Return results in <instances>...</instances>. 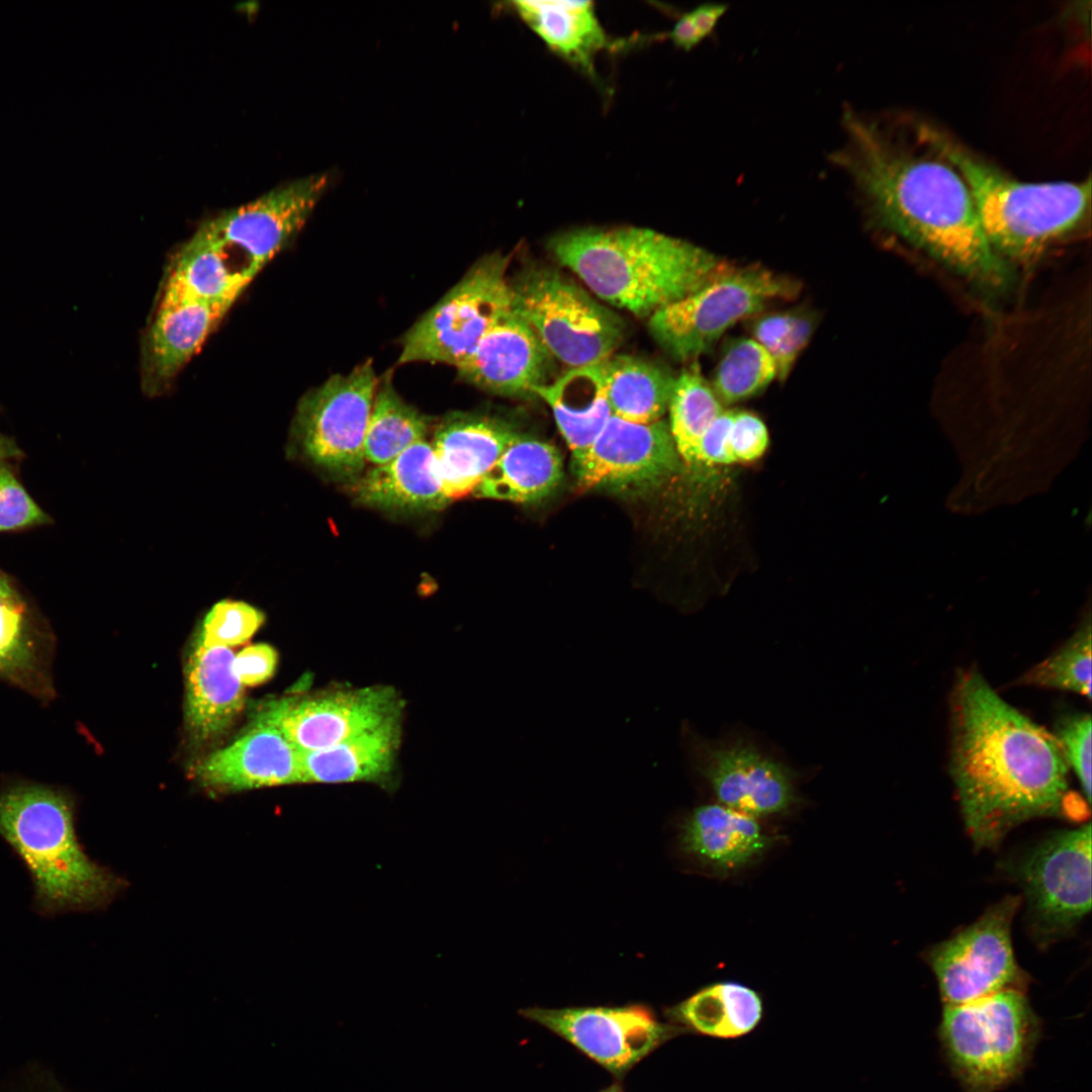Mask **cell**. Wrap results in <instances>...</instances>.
Listing matches in <instances>:
<instances>
[{
  "label": "cell",
  "instance_id": "1",
  "mask_svg": "<svg viewBox=\"0 0 1092 1092\" xmlns=\"http://www.w3.org/2000/svg\"><path fill=\"white\" fill-rule=\"evenodd\" d=\"M845 143L831 161L851 178L888 230L978 287L1001 291L1010 270L990 246L969 186L943 134L919 124L915 139L847 110Z\"/></svg>",
  "mask_w": 1092,
  "mask_h": 1092
},
{
  "label": "cell",
  "instance_id": "2",
  "mask_svg": "<svg viewBox=\"0 0 1092 1092\" xmlns=\"http://www.w3.org/2000/svg\"><path fill=\"white\" fill-rule=\"evenodd\" d=\"M949 731L948 770L977 848H995L1030 819L1088 816L1053 733L1004 701L976 667L957 673Z\"/></svg>",
  "mask_w": 1092,
  "mask_h": 1092
},
{
  "label": "cell",
  "instance_id": "3",
  "mask_svg": "<svg viewBox=\"0 0 1092 1092\" xmlns=\"http://www.w3.org/2000/svg\"><path fill=\"white\" fill-rule=\"evenodd\" d=\"M549 246L598 297L637 316L649 317L726 268L713 253L645 228L577 229Z\"/></svg>",
  "mask_w": 1092,
  "mask_h": 1092
},
{
  "label": "cell",
  "instance_id": "4",
  "mask_svg": "<svg viewBox=\"0 0 1092 1092\" xmlns=\"http://www.w3.org/2000/svg\"><path fill=\"white\" fill-rule=\"evenodd\" d=\"M0 836L29 872L42 914L98 909L122 888L117 876L86 854L72 802L55 789L19 785L2 792Z\"/></svg>",
  "mask_w": 1092,
  "mask_h": 1092
},
{
  "label": "cell",
  "instance_id": "5",
  "mask_svg": "<svg viewBox=\"0 0 1092 1092\" xmlns=\"http://www.w3.org/2000/svg\"><path fill=\"white\" fill-rule=\"evenodd\" d=\"M943 146L969 186L990 246L1003 260L1033 261L1087 218L1090 178L1079 182H1021L971 155L944 134Z\"/></svg>",
  "mask_w": 1092,
  "mask_h": 1092
},
{
  "label": "cell",
  "instance_id": "6",
  "mask_svg": "<svg viewBox=\"0 0 1092 1092\" xmlns=\"http://www.w3.org/2000/svg\"><path fill=\"white\" fill-rule=\"evenodd\" d=\"M1039 1020L1022 991L1006 990L944 1007L939 1038L966 1092H995L1017 1078L1039 1037Z\"/></svg>",
  "mask_w": 1092,
  "mask_h": 1092
},
{
  "label": "cell",
  "instance_id": "7",
  "mask_svg": "<svg viewBox=\"0 0 1092 1092\" xmlns=\"http://www.w3.org/2000/svg\"><path fill=\"white\" fill-rule=\"evenodd\" d=\"M329 181L321 173L278 186L204 220L185 244L208 258L243 293L299 233Z\"/></svg>",
  "mask_w": 1092,
  "mask_h": 1092
},
{
  "label": "cell",
  "instance_id": "8",
  "mask_svg": "<svg viewBox=\"0 0 1092 1092\" xmlns=\"http://www.w3.org/2000/svg\"><path fill=\"white\" fill-rule=\"evenodd\" d=\"M799 290L792 278L763 267H726L697 290L652 313L648 329L674 359L693 360L737 322L775 300L793 298Z\"/></svg>",
  "mask_w": 1092,
  "mask_h": 1092
},
{
  "label": "cell",
  "instance_id": "9",
  "mask_svg": "<svg viewBox=\"0 0 1092 1092\" xmlns=\"http://www.w3.org/2000/svg\"><path fill=\"white\" fill-rule=\"evenodd\" d=\"M511 286L513 309L570 368L603 362L623 339V321L554 269H525Z\"/></svg>",
  "mask_w": 1092,
  "mask_h": 1092
},
{
  "label": "cell",
  "instance_id": "10",
  "mask_svg": "<svg viewBox=\"0 0 1092 1092\" xmlns=\"http://www.w3.org/2000/svg\"><path fill=\"white\" fill-rule=\"evenodd\" d=\"M509 259L490 254L466 274L401 339L398 364L429 362L458 367L482 337L513 308Z\"/></svg>",
  "mask_w": 1092,
  "mask_h": 1092
},
{
  "label": "cell",
  "instance_id": "11",
  "mask_svg": "<svg viewBox=\"0 0 1092 1092\" xmlns=\"http://www.w3.org/2000/svg\"><path fill=\"white\" fill-rule=\"evenodd\" d=\"M379 379L369 359L348 373L331 376L301 396L291 436L306 460L340 479L360 477Z\"/></svg>",
  "mask_w": 1092,
  "mask_h": 1092
},
{
  "label": "cell",
  "instance_id": "12",
  "mask_svg": "<svg viewBox=\"0 0 1092 1092\" xmlns=\"http://www.w3.org/2000/svg\"><path fill=\"white\" fill-rule=\"evenodd\" d=\"M1006 868L1025 895L1031 937L1038 946H1049L1090 911V823L1053 833Z\"/></svg>",
  "mask_w": 1092,
  "mask_h": 1092
},
{
  "label": "cell",
  "instance_id": "13",
  "mask_svg": "<svg viewBox=\"0 0 1092 1092\" xmlns=\"http://www.w3.org/2000/svg\"><path fill=\"white\" fill-rule=\"evenodd\" d=\"M1021 898L1008 896L974 923L933 946L927 962L944 1007L963 1005L1006 991L1025 992L1028 976L1012 946V922Z\"/></svg>",
  "mask_w": 1092,
  "mask_h": 1092
},
{
  "label": "cell",
  "instance_id": "14",
  "mask_svg": "<svg viewBox=\"0 0 1092 1092\" xmlns=\"http://www.w3.org/2000/svg\"><path fill=\"white\" fill-rule=\"evenodd\" d=\"M520 1014L563 1038L618 1079L666 1041L687 1033L669 1021H660L642 1004L529 1007Z\"/></svg>",
  "mask_w": 1092,
  "mask_h": 1092
},
{
  "label": "cell",
  "instance_id": "15",
  "mask_svg": "<svg viewBox=\"0 0 1092 1092\" xmlns=\"http://www.w3.org/2000/svg\"><path fill=\"white\" fill-rule=\"evenodd\" d=\"M396 696L387 688L339 690L288 697L262 706L255 722L277 728L299 751L334 746L398 716Z\"/></svg>",
  "mask_w": 1092,
  "mask_h": 1092
},
{
  "label": "cell",
  "instance_id": "16",
  "mask_svg": "<svg viewBox=\"0 0 1092 1092\" xmlns=\"http://www.w3.org/2000/svg\"><path fill=\"white\" fill-rule=\"evenodd\" d=\"M688 736L693 767L720 804L756 818L785 812L798 802L794 769L754 744H716L694 733Z\"/></svg>",
  "mask_w": 1092,
  "mask_h": 1092
},
{
  "label": "cell",
  "instance_id": "17",
  "mask_svg": "<svg viewBox=\"0 0 1092 1092\" xmlns=\"http://www.w3.org/2000/svg\"><path fill=\"white\" fill-rule=\"evenodd\" d=\"M578 483L635 491L654 486L679 465L668 424H637L611 416L589 447L573 459Z\"/></svg>",
  "mask_w": 1092,
  "mask_h": 1092
},
{
  "label": "cell",
  "instance_id": "18",
  "mask_svg": "<svg viewBox=\"0 0 1092 1092\" xmlns=\"http://www.w3.org/2000/svg\"><path fill=\"white\" fill-rule=\"evenodd\" d=\"M456 369L461 380L494 394H535L538 387L550 382L552 355L512 308Z\"/></svg>",
  "mask_w": 1092,
  "mask_h": 1092
},
{
  "label": "cell",
  "instance_id": "19",
  "mask_svg": "<svg viewBox=\"0 0 1092 1092\" xmlns=\"http://www.w3.org/2000/svg\"><path fill=\"white\" fill-rule=\"evenodd\" d=\"M191 770L200 785L220 793L302 784L300 751L281 731L262 722Z\"/></svg>",
  "mask_w": 1092,
  "mask_h": 1092
},
{
  "label": "cell",
  "instance_id": "20",
  "mask_svg": "<svg viewBox=\"0 0 1092 1092\" xmlns=\"http://www.w3.org/2000/svg\"><path fill=\"white\" fill-rule=\"evenodd\" d=\"M232 306L197 300L158 303L141 346V383L147 395H160L171 386Z\"/></svg>",
  "mask_w": 1092,
  "mask_h": 1092
},
{
  "label": "cell",
  "instance_id": "21",
  "mask_svg": "<svg viewBox=\"0 0 1092 1092\" xmlns=\"http://www.w3.org/2000/svg\"><path fill=\"white\" fill-rule=\"evenodd\" d=\"M519 436L507 424L479 415L451 413L437 426L432 448L447 497L472 493Z\"/></svg>",
  "mask_w": 1092,
  "mask_h": 1092
},
{
  "label": "cell",
  "instance_id": "22",
  "mask_svg": "<svg viewBox=\"0 0 1092 1092\" xmlns=\"http://www.w3.org/2000/svg\"><path fill=\"white\" fill-rule=\"evenodd\" d=\"M356 499L382 511L415 514L444 509L447 497L432 445L418 442L356 479Z\"/></svg>",
  "mask_w": 1092,
  "mask_h": 1092
},
{
  "label": "cell",
  "instance_id": "23",
  "mask_svg": "<svg viewBox=\"0 0 1092 1092\" xmlns=\"http://www.w3.org/2000/svg\"><path fill=\"white\" fill-rule=\"evenodd\" d=\"M234 660L231 648L205 646L198 639L188 657L186 724L199 741L224 732L244 707V686L235 671Z\"/></svg>",
  "mask_w": 1092,
  "mask_h": 1092
},
{
  "label": "cell",
  "instance_id": "24",
  "mask_svg": "<svg viewBox=\"0 0 1092 1092\" xmlns=\"http://www.w3.org/2000/svg\"><path fill=\"white\" fill-rule=\"evenodd\" d=\"M680 839L689 854L719 872L750 863L771 842L755 817L720 803L694 809L682 824Z\"/></svg>",
  "mask_w": 1092,
  "mask_h": 1092
},
{
  "label": "cell",
  "instance_id": "25",
  "mask_svg": "<svg viewBox=\"0 0 1092 1092\" xmlns=\"http://www.w3.org/2000/svg\"><path fill=\"white\" fill-rule=\"evenodd\" d=\"M399 731L397 716L334 746L300 751L302 783L382 781L393 767Z\"/></svg>",
  "mask_w": 1092,
  "mask_h": 1092
},
{
  "label": "cell",
  "instance_id": "26",
  "mask_svg": "<svg viewBox=\"0 0 1092 1092\" xmlns=\"http://www.w3.org/2000/svg\"><path fill=\"white\" fill-rule=\"evenodd\" d=\"M535 394L552 410L572 460L589 447L612 416L602 362L570 368Z\"/></svg>",
  "mask_w": 1092,
  "mask_h": 1092
},
{
  "label": "cell",
  "instance_id": "27",
  "mask_svg": "<svg viewBox=\"0 0 1092 1092\" xmlns=\"http://www.w3.org/2000/svg\"><path fill=\"white\" fill-rule=\"evenodd\" d=\"M562 472V460L554 446L519 435L472 493L515 503L537 502L556 488Z\"/></svg>",
  "mask_w": 1092,
  "mask_h": 1092
},
{
  "label": "cell",
  "instance_id": "28",
  "mask_svg": "<svg viewBox=\"0 0 1092 1092\" xmlns=\"http://www.w3.org/2000/svg\"><path fill=\"white\" fill-rule=\"evenodd\" d=\"M525 23L557 55L589 72L607 36L592 1H514Z\"/></svg>",
  "mask_w": 1092,
  "mask_h": 1092
},
{
  "label": "cell",
  "instance_id": "29",
  "mask_svg": "<svg viewBox=\"0 0 1092 1092\" xmlns=\"http://www.w3.org/2000/svg\"><path fill=\"white\" fill-rule=\"evenodd\" d=\"M602 365L613 416L637 424L661 420L675 381L670 372L631 355H611Z\"/></svg>",
  "mask_w": 1092,
  "mask_h": 1092
},
{
  "label": "cell",
  "instance_id": "30",
  "mask_svg": "<svg viewBox=\"0 0 1092 1092\" xmlns=\"http://www.w3.org/2000/svg\"><path fill=\"white\" fill-rule=\"evenodd\" d=\"M429 417L407 403L393 386L391 373L379 379L365 438L366 461L389 462L414 444L426 440Z\"/></svg>",
  "mask_w": 1092,
  "mask_h": 1092
},
{
  "label": "cell",
  "instance_id": "31",
  "mask_svg": "<svg viewBox=\"0 0 1092 1092\" xmlns=\"http://www.w3.org/2000/svg\"><path fill=\"white\" fill-rule=\"evenodd\" d=\"M669 431L679 459L687 465L699 462L702 438L723 404L694 362L675 378L668 403Z\"/></svg>",
  "mask_w": 1092,
  "mask_h": 1092
},
{
  "label": "cell",
  "instance_id": "32",
  "mask_svg": "<svg viewBox=\"0 0 1092 1092\" xmlns=\"http://www.w3.org/2000/svg\"><path fill=\"white\" fill-rule=\"evenodd\" d=\"M775 378L767 351L752 338H737L724 348L711 386L722 404H731L758 394Z\"/></svg>",
  "mask_w": 1092,
  "mask_h": 1092
},
{
  "label": "cell",
  "instance_id": "33",
  "mask_svg": "<svg viewBox=\"0 0 1092 1092\" xmlns=\"http://www.w3.org/2000/svg\"><path fill=\"white\" fill-rule=\"evenodd\" d=\"M1016 685L1064 690L1090 699V620L1083 622L1053 654L1019 676Z\"/></svg>",
  "mask_w": 1092,
  "mask_h": 1092
},
{
  "label": "cell",
  "instance_id": "34",
  "mask_svg": "<svg viewBox=\"0 0 1092 1092\" xmlns=\"http://www.w3.org/2000/svg\"><path fill=\"white\" fill-rule=\"evenodd\" d=\"M34 659L24 603L0 574V673L12 675L29 668Z\"/></svg>",
  "mask_w": 1092,
  "mask_h": 1092
},
{
  "label": "cell",
  "instance_id": "35",
  "mask_svg": "<svg viewBox=\"0 0 1092 1092\" xmlns=\"http://www.w3.org/2000/svg\"><path fill=\"white\" fill-rule=\"evenodd\" d=\"M265 619L263 611L247 602L222 599L204 615L197 639L205 646L241 645L258 631Z\"/></svg>",
  "mask_w": 1092,
  "mask_h": 1092
},
{
  "label": "cell",
  "instance_id": "36",
  "mask_svg": "<svg viewBox=\"0 0 1092 1092\" xmlns=\"http://www.w3.org/2000/svg\"><path fill=\"white\" fill-rule=\"evenodd\" d=\"M668 1021L686 1032L731 1038L732 1029L722 983L703 988L666 1011Z\"/></svg>",
  "mask_w": 1092,
  "mask_h": 1092
},
{
  "label": "cell",
  "instance_id": "37",
  "mask_svg": "<svg viewBox=\"0 0 1092 1092\" xmlns=\"http://www.w3.org/2000/svg\"><path fill=\"white\" fill-rule=\"evenodd\" d=\"M1091 729L1090 714L1077 712L1061 716L1053 733L1088 803L1091 801Z\"/></svg>",
  "mask_w": 1092,
  "mask_h": 1092
},
{
  "label": "cell",
  "instance_id": "38",
  "mask_svg": "<svg viewBox=\"0 0 1092 1092\" xmlns=\"http://www.w3.org/2000/svg\"><path fill=\"white\" fill-rule=\"evenodd\" d=\"M50 517L6 466H0V532L43 525Z\"/></svg>",
  "mask_w": 1092,
  "mask_h": 1092
},
{
  "label": "cell",
  "instance_id": "39",
  "mask_svg": "<svg viewBox=\"0 0 1092 1092\" xmlns=\"http://www.w3.org/2000/svg\"><path fill=\"white\" fill-rule=\"evenodd\" d=\"M729 442L735 462L755 461L764 454L768 446L766 426L751 413L735 412Z\"/></svg>",
  "mask_w": 1092,
  "mask_h": 1092
},
{
  "label": "cell",
  "instance_id": "40",
  "mask_svg": "<svg viewBox=\"0 0 1092 1092\" xmlns=\"http://www.w3.org/2000/svg\"><path fill=\"white\" fill-rule=\"evenodd\" d=\"M789 328L772 359L777 378L785 380L790 374L801 351L807 346L815 326V317L802 309L791 310Z\"/></svg>",
  "mask_w": 1092,
  "mask_h": 1092
},
{
  "label": "cell",
  "instance_id": "41",
  "mask_svg": "<svg viewBox=\"0 0 1092 1092\" xmlns=\"http://www.w3.org/2000/svg\"><path fill=\"white\" fill-rule=\"evenodd\" d=\"M729 1020L735 1037L750 1032L759 1022L762 1004L758 994L738 983H722Z\"/></svg>",
  "mask_w": 1092,
  "mask_h": 1092
},
{
  "label": "cell",
  "instance_id": "42",
  "mask_svg": "<svg viewBox=\"0 0 1092 1092\" xmlns=\"http://www.w3.org/2000/svg\"><path fill=\"white\" fill-rule=\"evenodd\" d=\"M277 659V652L272 646L266 643L253 644L235 655L234 667L244 687H254L273 676Z\"/></svg>",
  "mask_w": 1092,
  "mask_h": 1092
},
{
  "label": "cell",
  "instance_id": "43",
  "mask_svg": "<svg viewBox=\"0 0 1092 1092\" xmlns=\"http://www.w3.org/2000/svg\"><path fill=\"white\" fill-rule=\"evenodd\" d=\"M735 411L724 410L704 434L699 452V462L708 465L735 463L730 450V430Z\"/></svg>",
  "mask_w": 1092,
  "mask_h": 1092
},
{
  "label": "cell",
  "instance_id": "44",
  "mask_svg": "<svg viewBox=\"0 0 1092 1092\" xmlns=\"http://www.w3.org/2000/svg\"><path fill=\"white\" fill-rule=\"evenodd\" d=\"M666 35L674 46L685 51L694 49L704 39L693 19L691 11L684 13Z\"/></svg>",
  "mask_w": 1092,
  "mask_h": 1092
},
{
  "label": "cell",
  "instance_id": "45",
  "mask_svg": "<svg viewBox=\"0 0 1092 1092\" xmlns=\"http://www.w3.org/2000/svg\"><path fill=\"white\" fill-rule=\"evenodd\" d=\"M727 9L726 4L708 2L691 10L693 19L704 38L712 34Z\"/></svg>",
  "mask_w": 1092,
  "mask_h": 1092
},
{
  "label": "cell",
  "instance_id": "46",
  "mask_svg": "<svg viewBox=\"0 0 1092 1092\" xmlns=\"http://www.w3.org/2000/svg\"><path fill=\"white\" fill-rule=\"evenodd\" d=\"M18 454L19 450L14 442L0 434V461Z\"/></svg>",
  "mask_w": 1092,
  "mask_h": 1092
},
{
  "label": "cell",
  "instance_id": "47",
  "mask_svg": "<svg viewBox=\"0 0 1092 1092\" xmlns=\"http://www.w3.org/2000/svg\"><path fill=\"white\" fill-rule=\"evenodd\" d=\"M600 1092H625L619 1084H612L611 1086L601 1090Z\"/></svg>",
  "mask_w": 1092,
  "mask_h": 1092
}]
</instances>
